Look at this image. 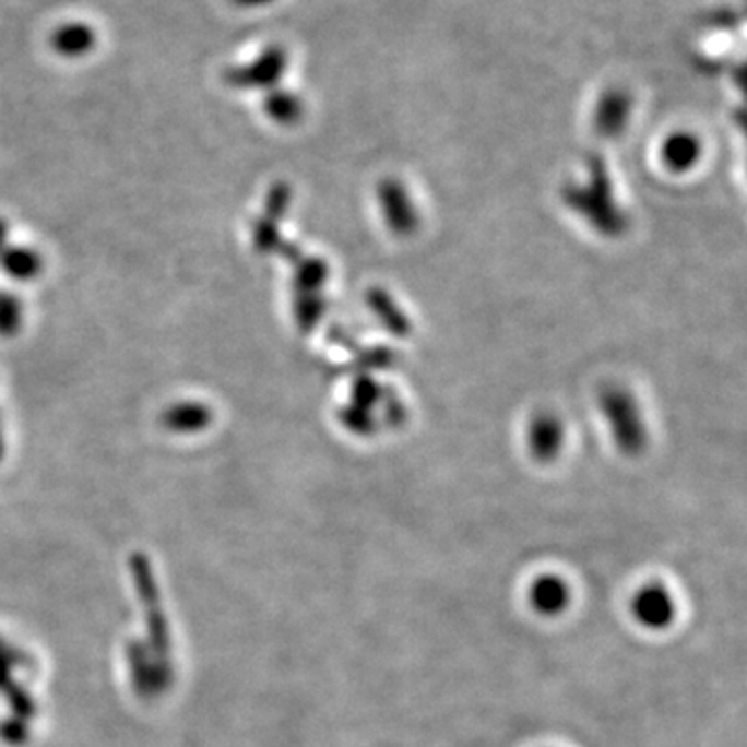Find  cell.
<instances>
[{"instance_id": "cell-1", "label": "cell", "mask_w": 747, "mask_h": 747, "mask_svg": "<svg viewBox=\"0 0 747 747\" xmlns=\"http://www.w3.org/2000/svg\"><path fill=\"white\" fill-rule=\"evenodd\" d=\"M679 604L675 594L661 581L643 583L631 598V617L648 631H666L677 621Z\"/></svg>"}, {"instance_id": "cell-2", "label": "cell", "mask_w": 747, "mask_h": 747, "mask_svg": "<svg viewBox=\"0 0 747 747\" xmlns=\"http://www.w3.org/2000/svg\"><path fill=\"white\" fill-rule=\"evenodd\" d=\"M287 71V52L281 46L264 48L256 59L227 73L230 85L237 87H264L281 80Z\"/></svg>"}, {"instance_id": "cell-3", "label": "cell", "mask_w": 747, "mask_h": 747, "mask_svg": "<svg viewBox=\"0 0 747 747\" xmlns=\"http://www.w3.org/2000/svg\"><path fill=\"white\" fill-rule=\"evenodd\" d=\"M573 601L569 581L559 573H540L527 588V602L532 610L544 619H557L565 615Z\"/></svg>"}, {"instance_id": "cell-4", "label": "cell", "mask_w": 747, "mask_h": 747, "mask_svg": "<svg viewBox=\"0 0 747 747\" xmlns=\"http://www.w3.org/2000/svg\"><path fill=\"white\" fill-rule=\"evenodd\" d=\"M96 44H98V34L85 21L61 23L50 36L52 50L62 59H82L96 48Z\"/></svg>"}, {"instance_id": "cell-5", "label": "cell", "mask_w": 747, "mask_h": 747, "mask_svg": "<svg viewBox=\"0 0 747 747\" xmlns=\"http://www.w3.org/2000/svg\"><path fill=\"white\" fill-rule=\"evenodd\" d=\"M627 98L622 96L621 92H610L602 98L601 103V117L604 123H608V127H619L625 119V112H627Z\"/></svg>"}, {"instance_id": "cell-6", "label": "cell", "mask_w": 747, "mask_h": 747, "mask_svg": "<svg viewBox=\"0 0 747 747\" xmlns=\"http://www.w3.org/2000/svg\"><path fill=\"white\" fill-rule=\"evenodd\" d=\"M301 103L287 92H276L269 98V112L278 121H289L299 115Z\"/></svg>"}, {"instance_id": "cell-7", "label": "cell", "mask_w": 747, "mask_h": 747, "mask_svg": "<svg viewBox=\"0 0 747 747\" xmlns=\"http://www.w3.org/2000/svg\"><path fill=\"white\" fill-rule=\"evenodd\" d=\"M230 4L239 7V9H262V7H269L274 0H228Z\"/></svg>"}]
</instances>
